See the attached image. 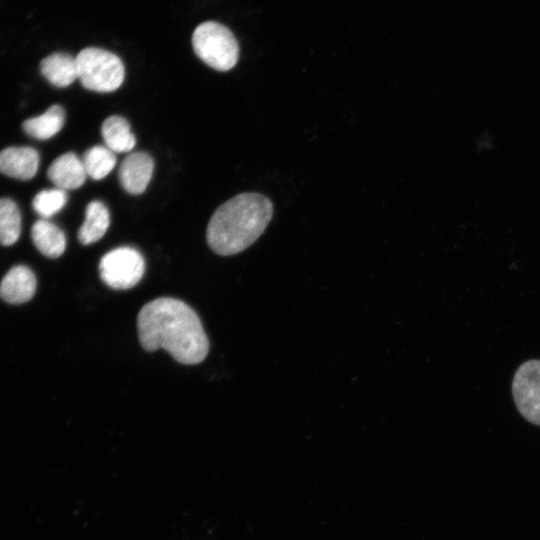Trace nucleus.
I'll use <instances>...</instances> for the list:
<instances>
[{"mask_svg":"<svg viewBox=\"0 0 540 540\" xmlns=\"http://www.w3.org/2000/svg\"><path fill=\"white\" fill-rule=\"evenodd\" d=\"M21 233V214L14 201L8 198L0 199V244H14Z\"/></svg>","mask_w":540,"mask_h":540,"instance_id":"nucleus-17","label":"nucleus"},{"mask_svg":"<svg viewBox=\"0 0 540 540\" xmlns=\"http://www.w3.org/2000/svg\"><path fill=\"white\" fill-rule=\"evenodd\" d=\"M154 169L153 159L146 152H133L126 156L119 168V181L130 194L138 195L147 188Z\"/></svg>","mask_w":540,"mask_h":540,"instance_id":"nucleus-7","label":"nucleus"},{"mask_svg":"<svg viewBox=\"0 0 540 540\" xmlns=\"http://www.w3.org/2000/svg\"><path fill=\"white\" fill-rule=\"evenodd\" d=\"M42 75L54 86L64 88L78 78L76 58L57 52L45 57L40 63Z\"/></svg>","mask_w":540,"mask_h":540,"instance_id":"nucleus-11","label":"nucleus"},{"mask_svg":"<svg viewBox=\"0 0 540 540\" xmlns=\"http://www.w3.org/2000/svg\"><path fill=\"white\" fill-rule=\"evenodd\" d=\"M31 238L35 247L48 258H58L65 251V234L48 220H38L33 224Z\"/></svg>","mask_w":540,"mask_h":540,"instance_id":"nucleus-12","label":"nucleus"},{"mask_svg":"<svg viewBox=\"0 0 540 540\" xmlns=\"http://www.w3.org/2000/svg\"><path fill=\"white\" fill-rule=\"evenodd\" d=\"M67 203L65 190L59 188L42 190L32 201L33 209L42 217L49 218L59 212Z\"/></svg>","mask_w":540,"mask_h":540,"instance_id":"nucleus-18","label":"nucleus"},{"mask_svg":"<svg viewBox=\"0 0 540 540\" xmlns=\"http://www.w3.org/2000/svg\"><path fill=\"white\" fill-rule=\"evenodd\" d=\"M86 174L94 180L105 178L115 167L116 157L107 146H93L82 157Z\"/></svg>","mask_w":540,"mask_h":540,"instance_id":"nucleus-16","label":"nucleus"},{"mask_svg":"<svg viewBox=\"0 0 540 540\" xmlns=\"http://www.w3.org/2000/svg\"><path fill=\"white\" fill-rule=\"evenodd\" d=\"M144 270L143 256L138 250L128 246L107 252L99 262L102 281L118 290L134 287L141 280Z\"/></svg>","mask_w":540,"mask_h":540,"instance_id":"nucleus-5","label":"nucleus"},{"mask_svg":"<svg viewBox=\"0 0 540 540\" xmlns=\"http://www.w3.org/2000/svg\"><path fill=\"white\" fill-rule=\"evenodd\" d=\"M512 394L520 414L530 423L540 426V360L531 359L516 370Z\"/></svg>","mask_w":540,"mask_h":540,"instance_id":"nucleus-6","label":"nucleus"},{"mask_svg":"<svg viewBox=\"0 0 540 540\" xmlns=\"http://www.w3.org/2000/svg\"><path fill=\"white\" fill-rule=\"evenodd\" d=\"M35 291L36 277L32 270L24 265L12 267L0 283V298L10 304L29 301Z\"/></svg>","mask_w":540,"mask_h":540,"instance_id":"nucleus-8","label":"nucleus"},{"mask_svg":"<svg viewBox=\"0 0 540 540\" xmlns=\"http://www.w3.org/2000/svg\"><path fill=\"white\" fill-rule=\"evenodd\" d=\"M272 216L273 204L265 195L238 194L213 213L207 226V243L222 256L240 253L262 235Z\"/></svg>","mask_w":540,"mask_h":540,"instance_id":"nucleus-2","label":"nucleus"},{"mask_svg":"<svg viewBox=\"0 0 540 540\" xmlns=\"http://www.w3.org/2000/svg\"><path fill=\"white\" fill-rule=\"evenodd\" d=\"M47 176L56 188L73 190L84 184L87 174L82 159L72 152H67L52 162Z\"/></svg>","mask_w":540,"mask_h":540,"instance_id":"nucleus-10","label":"nucleus"},{"mask_svg":"<svg viewBox=\"0 0 540 540\" xmlns=\"http://www.w3.org/2000/svg\"><path fill=\"white\" fill-rule=\"evenodd\" d=\"M101 134L106 146L116 153L128 152L136 144L128 121L119 115H112L104 120Z\"/></svg>","mask_w":540,"mask_h":540,"instance_id":"nucleus-14","label":"nucleus"},{"mask_svg":"<svg viewBox=\"0 0 540 540\" xmlns=\"http://www.w3.org/2000/svg\"><path fill=\"white\" fill-rule=\"evenodd\" d=\"M39 166L38 152L26 146L8 147L0 152V172L20 180L35 176Z\"/></svg>","mask_w":540,"mask_h":540,"instance_id":"nucleus-9","label":"nucleus"},{"mask_svg":"<svg viewBox=\"0 0 540 540\" xmlns=\"http://www.w3.org/2000/svg\"><path fill=\"white\" fill-rule=\"evenodd\" d=\"M192 46L204 63L218 71L230 70L238 61L239 46L235 36L218 22L198 25L192 35Z\"/></svg>","mask_w":540,"mask_h":540,"instance_id":"nucleus-3","label":"nucleus"},{"mask_svg":"<svg viewBox=\"0 0 540 540\" xmlns=\"http://www.w3.org/2000/svg\"><path fill=\"white\" fill-rule=\"evenodd\" d=\"M78 79L83 87L96 92H112L124 81L125 69L114 53L96 47L81 50L76 56Z\"/></svg>","mask_w":540,"mask_h":540,"instance_id":"nucleus-4","label":"nucleus"},{"mask_svg":"<svg viewBox=\"0 0 540 540\" xmlns=\"http://www.w3.org/2000/svg\"><path fill=\"white\" fill-rule=\"evenodd\" d=\"M65 122V111L60 105H52L48 110L23 122V130L31 137L47 140L56 135Z\"/></svg>","mask_w":540,"mask_h":540,"instance_id":"nucleus-15","label":"nucleus"},{"mask_svg":"<svg viewBox=\"0 0 540 540\" xmlns=\"http://www.w3.org/2000/svg\"><path fill=\"white\" fill-rule=\"evenodd\" d=\"M110 224L108 208L98 200L91 201L85 210V219L78 230V240L89 245L100 240Z\"/></svg>","mask_w":540,"mask_h":540,"instance_id":"nucleus-13","label":"nucleus"},{"mask_svg":"<svg viewBox=\"0 0 540 540\" xmlns=\"http://www.w3.org/2000/svg\"><path fill=\"white\" fill-rule=\"evenodd\" d=\"M137 329L144 350L162 348L182 364H198L209 351L199 316L175 298L160 297L145 304L137 317Z\"/></svg>","mask_w":540,"mask_h":540,"instance_id":"nucleus-1","label":"nucleus"}]
</instances>
